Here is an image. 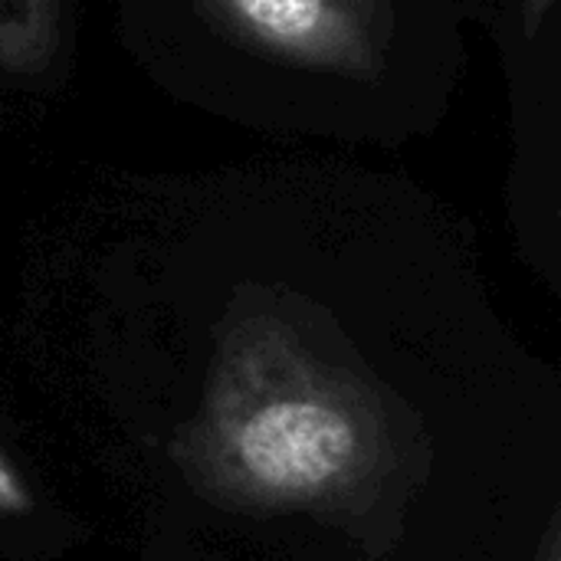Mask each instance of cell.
<instances>
[{
    "mask_svg": "<svg viewBox=\"0 0 561 561\" xmlns=\"http://www.w3.org/2000/svg\"><path fill=\"white\" fill-rule=\"evenodd\" d=\"M181 467L217 503L345 513L391 467L375 394L276 319L237 322L217 352Z\"/></svg>",
    "mask_w": 561,
    "mask_h": 561,
    "instance_id": "obj_1",
    "label": "cell"
},
{
    "mask_svg": "<svg viewBox=\"0 0 561 561\" xmlns=\"http://www.w3.org/2000/svg\"><path fill=\"white\" fill-rule=\"evenodd\" d=\"M243 46L309 69L371 72L385 46L381 0H201Z\"/></svg>",
    "mask_w": 561,
    "mask_h": 561,
    "instance_id": "obj_2",
    "label": "cell"
},
{
    "mask_svg": "<svg viewBox=\"0 0 561 561\" xmlns=\"http://www.w3.org/2000/svg\"><path fill=\"white\" fill-rule=\"evenodd\" d=\"M59 43V0H0V69L33 76Z\"/></svg>",
    "mask_w": 561,
    "mask_h": 561,
    "instance_id": "obj_3",
    "label": "cell"
},
{
    "mask_svg": "<svg viewBox=\"0 0 561 561\" xmlns=\"http://www.w3.org/2000/svg\"><path fill=\"white\" fill-rule=\"evenodd\" d=\"M33 510V493L16 467L0 450V516H26Z\"/></svg>",
    "mask_w": 561,
    "mask_h": 561,
    "instance_id": "obj_4",
    "label": "cell"
},
{
    "mask_svg": "<svg viewBox=\"0 0 561 561\" xmlns=\"http://www.w3.org/2000/svg\"><path fill=\"white\" fill-rule=\"evenodd\" d=\"M561 519L559 516H552V523H549V529H546V539H542V549H539V556L536 561H561Z\"/></svg>",
    "mask_w": 561,
    "mask_h": 561,
    "instance_id": "obj_5",
    "label": "cell"
},
{
    "mask_svg": "<svg viewBox=\"0 0 561 561\" xmlns=\"http://www.w3.org/2000/svg\"><path fill=\"white\" fill-rule=\"evenodd\" d=\"M549 7H552V0H526V23H529V30H539V23H542Z\"/></svg>",
    "mask_w": 561,
    "mask_h": 561,
    "instance_id": "obj_6",
    "label": "cell"
}]
</instances>
